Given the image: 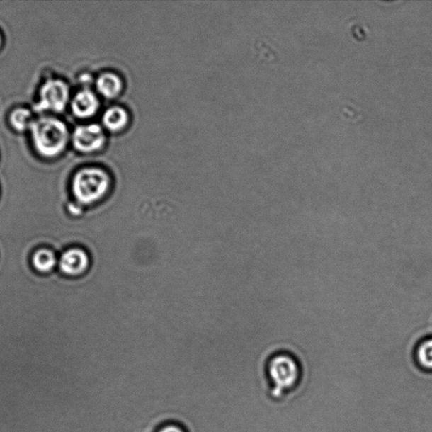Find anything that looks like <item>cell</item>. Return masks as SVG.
<instances>
[{"mask_svg":"<svg viewBox=\"0 0 432 432\" xmlns=\"http://www.w3.org/2000/svg\"><path fill=\"white\" fill-rule=\"evenodd\" d=\"M29 131L33 147L40 156L54 158L59 156L67 147L68 127L59 118L42 117L35 119Z\"/></svg>","mask_w":432,"mask_h":432,"instance_id":"obj_1","label":"cell"},{"mask_svg":"<svg viewBox=\"0 0 432 432\" xmlns=\"http://www.w3.org/2000/svg\"><path fill=\"white\" fill-rule=\"evenodd\" d=\"M110 178L98 167H86L77 171L72 180V193L79 204H95L109 191Z\"/></svg>","mask_w":432,"mask_h":432,"instance_id":"obj_2","label":"cell"},{"mask_svg":"<svg viewBox=\"0 0 432 432\" xmlns=\"http://www.w3.org/2000/svg\"><path fill=\"white\" fill-rule=\"evenodd\" d=\"M274 386L273 395L279 398L285 390L297 385L300 377V368L297 360L286 354L277 355L271 360L268 367Z\"/></svg>","mask_w":432,"mask_h":432,"instance_id":"obj_3","label":"cell"},{"mask_svg":"<svg viewBox=\"0 0 432 432\" xmlns=\"http://www.w3.org/2000/svg\"><path fill=\"white\" fill-rule=\"evenodd\" d=\"M69 103V87L59 79H47L40 88L35 110L38 112L62 113Z\"/></svg>","mask_w":432,"mask_h":432,"instance_id":"obj_4","label":"cell"},{"mask_svg":"<svg viewBox=\"0 0 432 432\" xmlns=\"http://www.w3.org/2000/svg\"><path fill=\"white\" fill-rule=\"evenodd\" d=\"M105 142L103 129L95 123L78 126L72 135V144L76 151L91 153L98 151Z\"/></svg>","mask_w":432,"mask_h":432,"instance_id":"obj_5","label":"cell"},{"mask_svg":"<svg viewBox=\"0 0 432 432\" xmlns=\"http://www.w3.org/2000/svg\"><path fill=\"white\" fill-rule=\"evenodd\" d=\"M60 271L70 277L81 275L90 266V257L86 251L72 248L64 251L59 258Z\"/></svg>","mask_w":432,"mask_h":432,"instance_id":"obj_6","label":"cell"},{"mask_svg":"<svg viewBox=\"0 0 432 432\" xmlns=\"http://www.w3.org/2000/svg\"><path fill=\"white\" fill-rule=\"evenodd\" d=\"M99 101L93 91L84 89L79 91L70 101V108L74 116L79 118H88L98 111Z\"/></svg>","mask_w":432,"mask_h":432,"instance_id":"obj_7","label":"cell"},{"mask_svg":"<svg viewBox=\"0 0 432 432\" xmlns=\"http://www.w3.org/2000/svg\"><path fill=\"white\" fill-rule=\"evenodd\" d=\"M121 79L113 73L101 74L96 81V88L107 98H115L122 91Z\"/></svg>","mask_w":432,"mask_h":432,"instance_id":"obj_8","label":"cell"},{"mask_svg":"<svg viewBox=\"0 0 432 432\" xmlns=\"http://www.w3.org/2000/svg\"><path fill=\"white\" fill-rule=\"evenodd\" d=\"M33 266L37 271L40 273H50L54 271L58 259L54 251L48 249H40L36 251L32 258Z\"/></svg>","mask_w":432,"mask_h":432,"instance_id":"obj_9","label":"cell"},{"mask_svg":"<svg viewBox=\"0 0 432 432\" xmlns=\"http://www.w3.org/2000/svg\"><path fill=\"white\" fill-rule=\"evenodd\" d=\"M129 120L126 110L120 107H113L105 112L103 121L108 130L117 131L123 129Z\"/></svg>","mask_w":432,"mask_h":432,"instance_id":"obj_10","label":"cell"},{"mask_svg":"<svg viewBox=\"0 0 432 432\" xmlns=\"http://www.w3.org/2000/svg\"><path fill=\"white\" fill-rule=\"evenodd\" d=\"M8 119H10V123L13 129L17 132L30 130L35 121L32 112L25 108L13 110Z\"/></svg>","mask_w":432,"mask_h":432,"instance_id":"obj_11","label":"cell"},{"mask_svg":"<svg viewBox=\"0 0 432 432\" xmlns=\"http://www.w3.org/2000/svg\"><path fill=\"white\" fill-rule=\"evenodd\" d=\"M416 356L418 363L422 368L432 371V338L420 343Z\"/></svg>","mask_w":432,"mask_h":432,"instance_id":"obj_12","label":"cell"},{"mask_svg":"<svg viewBox=\"0 0 432 432\" xmlns=\"http://www.w3.org/2000/svg\"><path fill=\"white\" fill-rule=\"evenodd\" d=\"M159 432H184L182 428L177 426H166L163 427Z\"/></svg>","mask_w":432,"mask_h":432,"instance_id":"obj_13","label":"cell"},{"mask_svg":"<svg viewBox=\"0 0 432 432\" xmlns=\"http://www.w3.org/2000/svg\"><path fill=\"white\" fill-rule=\"evenodd\" d=\"M69 211L74 215H79L81 213V207H79L76 204H69Z\"/></svg>","mask_w":432,"mask_h":432,"instance_id":"obj_14","label":"cell"},{"mask_svg":"<svg viewBox=\"0 0 432 432\" xmlns=\"http://www.w3.org/2000/svg\"><path fill=\"white\" fill-rule=\"evenodd\" d=\"M1 44H2V38H1V35H0V47H1Z\"/></svg>","mask_w":432,"mask_h":432,"instance_id":"obj_15","label":"cell"}]
</instances>
